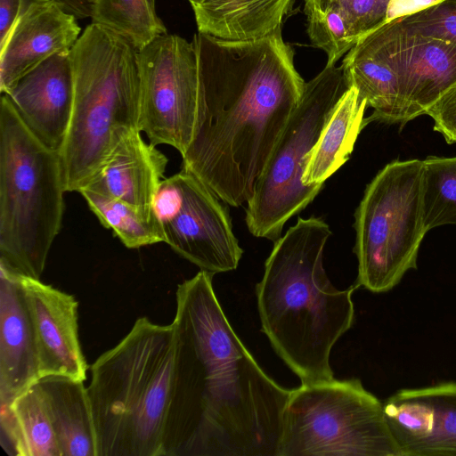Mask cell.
I'll return each mask as SVG.
<instances>
[{"instance_id":"33","label":"cell","mask_w":456,"mask_h":456,"mask_svg":"<svg viewBox=\"0 0 456 456\" xmlns=\"http://www.w3.org/2000/svg\"><path fill=\"white\" fill-rule=\"evenodd\" d=\"M93 2H94V0H92Z\"/></svg>"},{"instance_id":"24","label":"cell","mask_w":456,"mask_h":456,"mask_svg":"<svg viewBox=\"0 0 456 456\" xmlns=\"http://www.w3.org/2000/svg\"><path fill=\"white\" fill-rule=\"evenodd\" d=\"M79 193L100 223L105 228L111 229L126 248H139L164 242L162 228L154 211L147 213L121 200L88 190Z\"/></svg>"},{"instance_id":"31","label":"cell","mask_w":456,"mask_h":456,"mask_svg":"<svg viewBox=\"0 0 456 456\" xmlns=\"http://www.w3.org/2000/svg\"><path fill=\"white\" fill-rule=\"evenodd\" d=\"M20 0H0V45L8 37L19 14Z\"/></svg>"},{"instance_id":"2","label":"cell","mask_w":456,"mask_h":456,"mask_svg":"<svg viewBox=\"0 0 456 456\" xmlns=\"http://www.w3.org/2000/svg\"><path fill=\"white\" fill-rule=\"evenodd\" d=\"M212 277L200 270L175 293L173 322L187 354V456H277L291 389L267 375L237 336Z\"/></svg>"},{"instance_id":"22","label":"cell","mask_w":456,"mask_h":456,"mask_svg":"<svg viewBox=\"0 0 456 456\" xmlns=\"http://www.w3.org/2000/svg\"><path fill=\"white\" fill-rule=\"evenodd\" d=\"M367 107L356 88L349 87L345 92L306 157L303 175L305 186L324 184L348 160L357 137L365 126Z\"/></svg>"},{"instance_id":"8","label":"cell","mask_w":456,"mask_h":456,"mask_svg":"<svg viewBox=\"0 0 456 456\" xmlns=\"http://www.w3.org/2000/svg\"><path fill=\"white\" fill-rule=\"evenodd\" d=\"M423 159L394 160L367 185L354 213L358 287L383 293L417 268L428 232L422 203Z\"/></svg>"},{"instance_id":"27","label":"cell","mask_w":456,"mask_h":456,"mask_svg":"<svg viewBox=\"0 0 456 456\" xmlns=\"http://www.w3.org/2000/svg\"><path fill=\"white\" fill-rule=\"evenodd\" d=\"M390 0H304V12L339 18L357 43L387 21Z\"/></svg>"},{"instance_id":"17","label":"cell","mask_w":456,"mask_h":456,"mask_svg":"<svg viewBox=\"0 0 456 456\" xmlns=\"http://www.w3.org/2000/svg\"><path fill=\"white\" fill-rule=\"evenodd\" d=\"M39 379L36 345L20 274L0 265V404Z\"/></svg>"},{"instance_id":"10","label":"cell","mask_w":456,"mask_h":456,"mask_svg":"<svg viewBox=\"0 0 456 456\" xmlns=\"http://www.w3.org/2000/svg\"><path fill=\"white\" fill-rule=\"evenodd\" d=\"M220 200L200 179L182 169L162 180L153 204L164 242L213 275L235 270L243 254L228 209Z\"/></svg>"},{"instance_id":"13","label":"cell","mask_w":456,"mask_h":456,"mask_svg":"<svg viewBox=\"0 0 456 456\" xmlns=\"http://www.w3.org/2000/svg\"><path fill=\"white\" fill-rule=\"evenodd\" d=\"M383 404L400 456H456V382L403 388Z\"/></svg>"},{"instance_id":"26","label":"cell","mask_w":456,"mask_h":456,"mask_svg":"<svg viewBox=\"0 0 456 456\" xmlns=\"http://www.w3.org/2000/svg\"><path fill=\"white\" fill-rule=\"evenodd\" d=\"M423 217L427 231L456 225V156L423 159Z\"/></svg>"},{"instance_id":"23","label":"cell","mask_w":456,"mask_h":456,"mask_svg":"<svg viewBox=\"0 0 456 456\" xmlns=\"http://www.w3.org/2000/svg\"><path fill=\"white\" fill-rule=\"evenodd\" d=\"M0 407L1 444L7 453L61 456L37 383Z\"/></svg>"},{"instance_id":"20","label":"cell","mask_w":456,"mask_h":456,"mask_svg":"<svg viewBox=\"0 0 456 456\" xmlns=\"http://www.w3.org/2000/svg\"><path fill=\"white\" fill-rule=\"evenodd\" d=\"M37 383L61 456H97L94 425L84 381L47 376Z\"/></svg>"},{"instance_id":"3","label":"cell","mask_w":456,"mask_h":456,"mask_svg":"<svg viewBox=\"0 0 456 456\" xmlns=\"http://www.w3.org/2000/svg\"><path fill=\"white\" fill-rule=\"evenodd\" d=\"M87 393L97 456H186L187 359L174 322L137 319L93 363Z\"/></svg>"},{"instance_id":"28","label":"cell","mask_w":456,"mask_h":456,"mask_svg":"<svg viewBox=\"0 0 456 456\" xmlns=\"http://www.w3.org/2000/svg\"><path fill=\"white\" fill-rule=\"evenodd\" d=\"M386 23L402 32L456 44V0H439L424 10Z\"/></svg>"},{"instance_id":"7","label":"cell","mask_w":456,"mask_h":456,"mask_svg":"<svg viewBox=\"0 0 456 456\" xmlns=\"http://www.w3.org/2000/svg\"><path fill=\"white\" fill-rule=\"evenodd\" d=\"M277 456H400L384 404L358 379L301 384L286 404Z\"/></svg>"},{"instance_id":"5","label":"cell","mask_w":456,"mask_h":456,"mask_svg":"<svg viewBox=\"0 0 456 456\" xmlns=\"http://www.w3.org/2000/svg\"><path fill=\"white\" fill-rule=\"evenodd\" d=\"M138 51L93 22L70 49L74 102L59 152L66 191L80 192L119 142L140 130Z\"/></svg>"},{"instance_id":"4","label":"cell","mask_w":456,"mask_h":456,"mask_svg":"<svg viewBox=\"0 0 456 456\" xmlns=\"http://www.w3.org/2000/svg\"><path fill=\"white\" fill-rule=\"evenodd\" d=\"M330 226L299 217L274 241L256 286L262 331L301 384L334 379L331 349L352 326L354 284L338 289L323 268Z\"/></svg>"},{"instance_id":"32","label":"cell","mask_w":456,"mask_h":456,"mask_svg":"<svg viewBox=\"0 0 456 456\" xmlns=\"http://www.w3.org/2000/svg\"><path fill=\"white\" fill-rule=\"evenodd\" d=\"M68 13L77 19H85L92 16L94 2L92 0H53Z\"/></svg>"},{"instance_id":"25","label":"cell","mask_w":456,"mask_h":456,"mask_svg":"<svg viewBox=\"0 0 456 456\" xmlns=\"http://www.w3.org/2000/svg\"><path fill=\"white\" fill-rule=\"evenodd\" d=\"M91 19L121 35L138 50L167 34L154 0H94Z\"/></svg>"},{"instance_id":"18","label":"cell","mask_w":456,"mask_h":456,"mask_svg":"<svg viewBox=\"0 0 456 456\" xmlns=\"http://www.w3.org/2000/svg\"><path fill=\"white\" fill-rule=\"evenodd\" d=\"M141 133H128L83 190L152 213L168 159L156 146L147 142Z\"/></svg>"},{"instance_id":"15","label":"cell","mask_w":456,"mask_h":456,"mask_svg":"<svg viewBox=\"0 0 456 456\" xmlns=\"http://www.w3.org/2000/svg\"><path fill=\"white\" fill-rule=\"evenodd\" d=\"M77 18L53 0H20L17 19L0 45V90L7 94L51 56L69 52L80 37Z\"/></svg>"},{"instance_id":"12","label":"cell","mask_w":456,"mask_h":456,"mask_svg":"<svg viewBox=\"0 0 456 456\" xmlns=\"http://www.w3.org/2000/svg\"><path fill=\"white\" fill-rule=\"evenodd\" d=\"M395 70L403 105V125L429 109L456 84V44L405 33L387 23L363 37Z\"/></svg>"},{"instance_id":"9","label":"cell","mask_w":456,"mask_h":456,"mask_svg":"<svg viewBox=\"0 0 456 456\" xmlns=\"http://www.w3.org/2000/svg\"><path fill=\"white\" fill-rule=\"evenodd\" d=\"M347 89L342 66L326 65L305 82L301 100L247 202L246 223L254 236L277 240L287 221L304 210L322 189L324 184H304L306 157Z\"/></svg>"},{"instance_id":"30","label":"cell","mask_w":456,"mask_h":456,"mask_svg":"<svg viewBox=\"0 0 456 456\" xmlns=\"http://www.w3.org/2000/svg\"><path fill=\"white\" fill-rule=\"evenodd\" d=\"M439 0H390L387 14V21L408 16L424 10Z\"/></svg>"},{"instance_id":"19","label":"cell","mask_w":456,"mask_h":456,"mask_svg":"<svg viewBox=\"0 0 456 456\" xmlns=\"http://www.w3.org/2000/svg\"><path fill=\"white\" fill-rule=\"evenodd\" d=\"M199 33L248 41L281 29L291 0H189Z\"/></svg>"},{"instance_id":"21","label":"cell","mask_w":456,"mask_h":456,"mask_svg":"<svg viewBox=\"0 0 456 456\" xmlns=\"http://www.w3.org/2000/svg\"><path fill=\"white\" fill-rule=\"evenodd\" d=\"M346 85L357 89L372 114L364 126L378 121L403 126V105L397 74L385 56L365 38H361L342 61Z\"/></svg>"},{"instance_id":"14","label":"cell","mask_w":456,"mask_h":456,"mask_svg":"<svg viewBox=\"0 0 456 456\" xmlns=\"http://www.w3.org/2000/svg\"><path fill=\"white\" fill-rule=\"evenodd\" d=\"M32 327L39 379L65 376L85 381L88 370L77 323L78 304L74 296L20 274Z\"/></svg>"},{"instance_id":"6","label":"cell","mask_w":456,"mask_h":456,"mask_svg":"<svg viewBox=\"0 0 456 456\" xmlns=\"http://www.w3.org/2000/svg\"><path fill=\"white\" fill-rule=\"evenodd\" d=\"M65 192L59 152L30 131L2 94L0 265L40 279L61 227Z\"/></svg>"},{"instance_id":"11","label":"cell","mask_w":456,"mask_h":456,"mask_svg":"<svg viewBox=\"0 0 456 456\" xmlns=\"http://www.w3.org/2000/svg\"><path fill=\"white\" fill-rule=\"evenodd\" d=\"M140 131L154 145L166 144L181 155L193 133L198 61L193 42L164 34L138 51Z\"/></svg>"},{"instance_id":"29","label":"cell","mask_w":456,"mask_h":456,"mask_svg":"<svg viewBox=\"0 0 456 456\" xmlns=\"http://www.w3.org/2000/svg\"><path fill=\"white\" fill-rule=\"evenodd\" d=\"M427 115L434 121V130L448 143L456 142V84L440 97Z\"/></svg>"},{"instance_id":"1","label":"cell","mask_w":456,"mask_h":456,"mask_svg":"<svg viewBox=\"0 0 456 456\" xmlns=\"http://www.w3.org/2000/svg\"><path fill=\"white\" fill-rule=\"evenodd\" d=\"M192 42L198 95L183 170L223 202L239 207L251 198L305 82L281 29L248 41L198 33Z\"/></svg>"},{"instance_id":"16","label":"cell","mask_w":456,"mask_h":456,"mask_svg":"<svg viewBox=\"0 0 456 456\" xmlns=\"http://www.w3.org/2000/svg\"><path fill=\"white\" fill-rule=\"evenodd\" d=\"M69 52L56 53L44 61L5 94L30 131L57 152L64 144L74 102Z\"/></svg>"}]
</instances>
